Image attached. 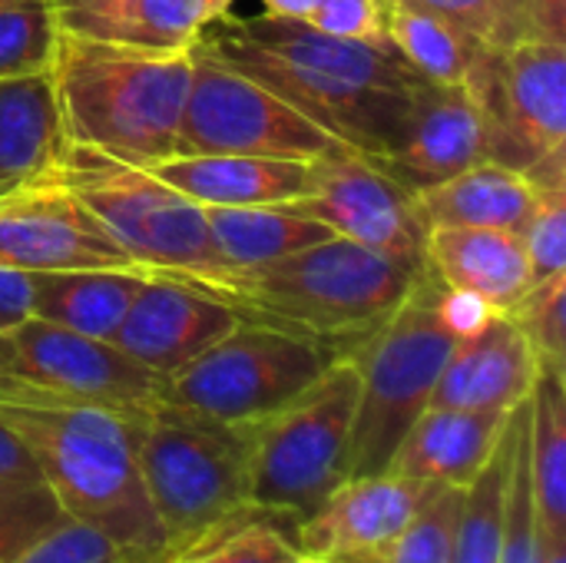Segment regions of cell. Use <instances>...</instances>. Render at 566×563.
<instances>
[{"label": "cell", "instance_id": "b9f144b4", "mask_svg": "<svg viewBox=\"0 0 566 563\" xmlns=\"http://www.w3.org/2000/svg\"><path fill=\"white\" fill-rule=\"evenodd\" d=\"M259 3H262V13H272V17H292V20H305L318 0H259Z\"/></svg>", "mask_w": 566, "mask_h": 563}, {"label": "cell", "instance_id": "ffe728a7", "mask_svg": "<svg viewBox=\"0 0 566 563\" xmlns=\"http://www.w3.org/2000/svg\"><path fill=\"white\" fill-rule=\"evenodd\" d=\"M424 259L444 289L474 295L501 315L534 285L521 232L507 229H431Z\"/></svg>", "mask_w": 566, "mask_h": 563}, {"label": "cell", "instance_id": "52a82bcc", "mask_svg": "<svg viewBox=\"0 0 566 563\" xmlns=\"http://www.w3.org/2000/svg\"><path fill=\"white\" fill-rule=\"evenodd\" d=\"M136 468L166 538V554L255 508L249 498L245 425L156 402L136 428Z\"/></svg>", "mask_w": 566, "mask_h": 563}, {"label": "cell", "instance_id": "d6986e66", "mask_svg": "<svg viewBox=\"0 0 566 563\" xmlns=\"http://www.w3.org/2000/svg\"><path fill=\"white\" fill-rule=\"evenodd\" d=\"M159 183L172 186L186 199L209 206H265L292 202L312 192L315 163L272 159V156H235V153H196L166 156L143 166Z\"/></svg>", "mask_w": 566, "mask_h": 563}, {"label": "cell", "instance_id": "60d3db41", "mask_svg": "<svg viewBox=\"0 0 566 563\" xmlns=\"http://www.w3.org/2000/svg\"><path fill=\"white\" fill-rule=\"evenodd\" d=\"M531 7H534V20H537L541 40L564 43L566 0H531Z\"/></svg>", "mask_w": 566, "mask_h": 563}, {"label": "cell", "instance_id": "d4e9b609", "mask_svg": "<svg viewBox=\"0 0 566 563\" xmlns=\"http://www.w3.org/2000/svg\"><path fill=\"white\" fill-rule=\"evenodd\" d=\"M431 229H507L521 232L537 202V189L524 173L501 163H474L471 169L418 192Z\"/></svg>", "mask_w": 566, "mask_h": 563}, {"label": "cell", "instance_id": "ee69618b", "mask_svg": "<svg viewBox=\"0 0 566 563\" xmlns=\"http://www.w3.org/2000/svg\"><path fill=\"white\" fill-rule=\"evenodd\" d=\"M53 13H66V10H83V7H103L113 0H46Z\"/></svg>", "mask_w": 566, "mask_h": 563}, {"label": "cell", "instance_id": "7402d4cb", "mask_svg": "<svg viewBox=\"0 0 566 563\" xmlns=\"http://www.w3.org/2000/svg\"><path fill=\"white\" fill-rule=\"evenodd\" d=\"M229 10H235V0H113L103 7L53 13V20L56 30L86 40L182 50L192 46L202 27Z\"/></svg>", "mask_w": 566, "mask_h": 563}, {"label": "cell", "instance_id": "44dd1931", "mask_svg": "<svg viewBox=\"0 0 566 563\" xmlns=\"http://www.w3.org/2000/svg\"><path fill=\"white\" fill-rule=\"evenodd\" d=\"M507 418L511 411H461L431 405L395 451L388 471L441 488H468L491 461Z\"/></svg>", "mask_w": 566, "mask_h": 563}, {"label": "cell", "instance_id": "836d02e7", "mask_svg": "<svg viewBox=\"0 0 566 563\" xmlns=\"http://www.w3.org/2000/svg\"><path fill=\"white\" fill-rule=\"evenodd\" d=\"M464 488H438L431 501L395 538L381 563H454V538Z\"/></svg>", "mask_w": 566, "mask_h": 563}, {"label": "cell", "instance_id": "f6af8a7d", "mask_svg": "<svg viewBox=\"0 0 566 563\" xmlns=\"http://www.w3.org/2000/svg\"><path fill=\"white\" fill-rule=\"evenodd\" d=\"M295 563H342V561H332V557H315V554H298Z\"/></svg>", "mask_w": 566, "mask_h": 563}, {"label": "cell", "instance_id": "e575fe53", "mask_svg": "<svg viewBox=\"0 0 566 563\" xmlns=\"http://www.w3.org/2000/svg\"><path fill=\"white\" fill-rule=\"evenodd\" d=\"M66 514L46 484L0 488V563L20 554L27 544L56 528Z\"/></svg>", "mask_w": 566, "mask_h": 563}, {"label": "cell", "instance_id": "1f68e13d", "mask_svg": "<svg viewBox=\"0 0 566 563\" xmlns=\"http://www.w3.org/2000/svg\"><path fill=\"white\" fill-rule=\"evenodd\" d=\"M566 272L534 282L504 315L517 325L541 368L566 372Z\"/></svg>", "mask_w": 566, "mask_h": 563}, {"label": "cell", "instance_id": "4316f807", "mask_svg": "<svg viewBox=\"0 0 566 563\" xmlns=\"http://www.w3.org/2000/svg\"><path fill=\"white\" fill-rule=\"evenodd\" d=\"M524 445L537 528L566 538V372H537L524 402Z\"/></svg>", "mask_w": 566, "mask_h": 563}, {"label": "cell", "instance_id": "f546056e", "mask_svg": "<svg viewBox=\"0 0 566 563\" xmlns=\"http://www.w3.org/2000/svg\"><path fill=\"white\" fill-rule=\"evenodd\" d=\"M279 521L285 518L249 508L189 541L186 548L166 554L163 563H295L298 548L292 531H285Z\"/></svg>", "mask_w": 566, "mask_h": 563}, {"label": "cell", "instance_id": "8fae6325", "mask_svg": "<svg viewBox=\"0 0 566 563\" xmlns=\"http://www.w3.org/2000/svg\"><path fill=\"white\" fill-rule=\"evenodd\" d=\"M464 86L478 106L484 153L507 169H531L566 146V46L524 40L481 46Z\"/></svg>", "mask_w": 566, "mask_h": 563}, {"label": "cell", "instance_id": "f1b7e54d", "mask_svg": "<svg viewBox=\"0 0 566 563\" xmlns=\"http://www.w3.org/2000/svg\"><path fill=\"white\" fill-rule=\"evenodd\" d=\"M388 37L391 46L431 83H464L481 43L454 30L451 23L391 0L388 7Z\"/></svg>", "mask_w": 566, "mask_h": 563}, {"label": "cell", "instance_id": "30bf717a", "mask_svg": "<svg viewBox=\"0 0 566 563\" xmlns=\"http://www.w3.org/2000/svg\"><path fill=\"white\" fill-rule=\"evenodd\" d=\"M196 153L322 163L348 156L352 149L255 80L192 50V76L172 156Z\"/></svg>", "mask_w": 566, "mask_h": 563}, {"label": "cell", "instance_id": "d6a6232c", "mask_svg": "<svg viewBox=\"0 0 566 563\" xmlns=\"http://www.w3.org/2000/svg\"><path fill=\"white\" fill-rule=\"evenodd\" d=\"M56 50V20L46 0L0 10V80L46 73Z\"/></svg>", "mask_w": 566, "mask_h": 563}, {"label": "cell", "instance_id": "7a4b0ae2", "mask_svg": "<svg viewBox=\"0 0 566 563\" xmlns=\"http://www.w3.org/2000/svg\"><path fill=\"white\" fill-rule=\"evenodd\" d=\"M143 415L146 408L119 411L0 375V425L30 451L60 511L103 531L139 563H163L166 538L136 468Z\"/></svg>", "mask_w": 566, "mask_h": 563}, {"label": "cell", "instance_id": "6da1fadb", "mask_svg": "<svg viewBox=\"0 0 566 563\" xmlns=\"http://www.w3.org/2000/svg\"><path fill=\"white\" fill-rule=\"evenodd\" d=\"M192 50L255 80L361 159L395 153L424 76L395 50L328 37L272 13H222Z\"/></svg>", "mask_w": 566, "mask_h": 563}, {"label": "cell", "instance_id": "3957f363", "mask_svg": "<svg viewBox=\"0 0 566 563\" xmlns=\"http://www.w3.org/2000/svg\"><path fill=\"white\" fill-rule=\"evenodd\" d=\"M192 46L146 50L56 30L50 80L63 139L133 166L176 153Z\"/></svg>", "mask_w": 566, "mask_h": 563}, {"label": "cell", "instance_id": "7bdbcfd3", "mask_svg": "<svg viewBox=\"0 0 566 563\" xmlns=\"http://www.w3.org/2000/svg\"><path fill=\"white\" fill-rule=\"evenodd\" d=\"M537 563H566V538H551L541 531V557Z\"/></svg>", "mask_w": 566, "mask_h": 563}, {"label": "cell", "instance_id": "9c48e42d", "mask_svg": "<svg viewBox=\"0 0 566 563\" xmlns=\"http://www.w3.org/2000/svg\"><path fill=\"white\" fill-rule=\"evenodd\" d=\"M332 352L269 322L239 319L216 345L166 378L163 398L222 425H255L305 392Z\"/></svg>", "mask_w": 566, "mask_h": 563}, {"label": "cell", "instance_id": "603a6c76", "mask_svg": "<svg viewBox=\"0 0 566 563\" xmlns=\"http://www.w3.org/2000/svg\"><path fill=\"white\" fill-rule=\"evenodd\" d=\"M63 146L50 70L0 80V196L50 176Z\"/></svg>", "mask_w": 566, "mask_h": 563}, {"label": "cell", "instance_id": "5b68a950", "mask_svg": "<svg viewBox=\"0 0 566 563\" xmlns=\"http://www.w3.org/2000/svg\"><path fill=\"white\" fill-rule=\"evenodd\" d=\"M454 342L458 335L441 319V282L424 269L395 315L348 355L358 368V405L345 478L391 468L395 451L431 408L434 385Z\"/></svg>", "mask_w": 566, "mask_h": 563}, {"label": "cell", "instance_id": "9a60e30c", "mask_svg": "<svg viewBox=\"0 0 566 563\" xmlns=\"http://www.w3.org/2000/svg\"><path fill=\"white\" fill-rule=\"evenodd\" d=\"M441 484L398 471L345 478L308 518L292 528L298 554L342 563H381L395 538Z\"/></svg>", "mask_w": 566, "mask_h": 563}, {"label": "cell", "instance_id": "8d00e7d4", "mask_svg": "<svg viewBox=\"0 0 566 563\" xmlns=\"http://www.w3.org/2000/svg\"><path fill=\"white\" fill-rule=\"evenodd\" d=\"M534 282L566 272V189H537L531 219L521 229Z\"/></svg>", "mask_w": 566, "mask_h": 563}, {"label": "cell", "instance_id": "ab89813d", "mask_svg": "<svg viewBox=\"0 0 566 563\" xmlns=\"http://www.w3.org/2000/svg\"><path fill=\"white\" fill-rule=\"evenodd\" d=\"M17 484H43L30 451L20 445V438L0 425V488H17Z\"/></svg>", "mask_w": 566, "mask_h": 563}, {"label": "cell", "instance_id": "8992f818", "mask_svg": "<svg viewBox=\"0 0 566 563\" xmlns=\"http://www.w3.org/2000/svg\"><path fill=\"white\" fill-rule=\"evenodd\" d=\"M56 179L90 209L109 239L149 275H169L219 295L226 272L212 256L206 209L143 166L66 143Z\"/></svg>", "mask_w": 566, "mask_h": 563}, {"label": "cell", "instance_id": "4fadbf2b", "mask_svg": "<svg viewBox=\"0 0 566 563\" xmlns=\"http://www.w3.org/2000/svg\"><path fill=\"white\" fill-rule=\"evenodd\" d=\"M289 206L371 252L415 269L428 265L424 249L431 226L421 212L418 192L405 189L355 153L315 163L312 192Z\"/></svg>", "mask_w": 566, "mask_h": 563}, {"label": "cell", "instance_id": "ac0fdd59", "mask_svg": "<svg viewBox=\"0 0 566 563\" xmlns=\"http://www.w3.org/2000/svg\"><path fill=\"white\" fill-rule=\"evenodd\" d=\"M537 378V358L517 325L494 312L474 335L458 338L434 385V408L514 411L527 402Z\"/></svg>", "mask_w": 566, "mask_h": 563}, {"label": "cell", "instance_id": "d590c367", "mask_svg": "<svg viewBox=\"0 0 566 563\" xmlns=\"http://www.w3.org/2000/svg\"><path fill=\"white\" fill-rule=\"evenodd\" d=\"M3 563H139L103 531L63 518L43 538L27 544L20 554Z\"/></svg>", "mask_w": 566, "mask_h": 563}, {"label": "cell", "instance_id": "83f0119b", "mask_svg": "<svg viewBox=\"0 0 566 563\" xmlns=\"http://www.w3.org/2000/svg\"><path fill=\"white\" fill-rule=\"evenodd\" d=\"M524 405V402H521ZM517 441V408L507 418V428L481 468V475L464 488L458 538H454V563H497L504 541V501H507V478L514 461Z\"/></svg>", "mask_w": 566, "mask_h": 563}, {"label": "cell", "instance_id": "cb8c5ba5", "mask_svg": "<svg viewBox=\"0 0 566 563\" xmlns=\"http://www.w3.org/2000/svg\"><path fill=\"white\" fill-rule=\"evenodd\" d=\"M206 229L226 279L285 259L298 249L332 239L335 232L289 202L265 206H209Z\"/></svg>", "mask_w": 566, "mask_h": 563}, {"label": "cell", "instance_id": "277c9868", "mask_svg": "<svg viewBox=\"0 0 566 563\" xmlns=\"http://www.w3.org/2000/svg\"><path fill=\"white\" fill-rule=\"evenodd\" d=\"M424 269L332 236L269 265L229 275L219 299L242 319L269 322L322 345L335 358H348L395 315Z\"/></svg>", "mask_w": 566, "mask_h": 563}, {"label": "cell", "instance_id": "484cf974", "mask_svg": "<svg viewBox=\"0 0 566 563\" xmlns=\"http://www.w3.org/2000/svg\"><path fill=\"white\" fill-rule=\"evenodd\" d=\"M149 279L139 269H53L30 272L33 319L109 342L136 289Z\"/></svg>", "mask_w": 566, "mask_h": 563}, {"label": "cell", "instance_id": "7c38bea8", "mask_svg": "<svg viewBox=\"0 0 566 563\" xmlns=\"http://www.w3.org/2000/svg\"><path fill=\"white\" fill-rule=\"evenodd\" d=\"M0 375L119 411L156 405L166 385L163 375L143 368L113 342L33 315L10 332H0Z\"/></svg>", "mask_w": 566, "mask_h": 563}, {"label": "cell", "instance_id": "ba28073f", "mask_svg": "<svg viewBox=\"0 0 566 563\" xmlns=\"http://www.w3.org/2000/svg\"><path fill=\"white\" fill-rule=\"evenodd\" d=\"M358 405V368L335 358L305 392L249 435V498L255 508L298 524L342 481Z\"/></svg>", "mask_w": 566, "mask_h": 563}, {"label": "cell", "instance_id": "bcb514c9", "mask_svg": "<svg viewBox=\"0 0 566 563\" xmlns=\"http://www.w3.org/2000/svg\"><path fill=\"white\" fill-rule=\"evenodd\" d=\"M13 3H27V0H0V10H3V7H13Z\"/></svg>", "mask_w": 566, "mask_h": 563}, {"label": "cell", "instance_id": "5bb4252c", "mask_svg": "<svg viewBox=\"0 0 566 563\" xmlns=\"http://www.w3.org/2000/svg\"><path fill=\"white\" fill-rule=\"evenodd\" d=\"M0 265L23 272L139 269L56 179V169L0 196Z\"/></svg>", "mask_w": 566, "mask_h": 563}, {"label": "cell", "instance_id": "e0dca14e", "mask_svg": "<svg viewBox=\"0 0 566 563\" xmlns=\"http://www.w3.org/2000/svg\"><path fill=\"white\" fill-rule=\"evenodd\" d=\"M484 133L478 106L464 83L424 80L401 146L381 159H368L411 192H424L474 163H484Z\"/></svg>", "mask_w": 566, "mask_h": 563}, {"label": "cell", "instance_id": "2e32d148", "mask_svg": "<svg viewBox=\"0 0 566 563\" xmlns=\"http://www.w3.org/2000/svg\"><path fill=\"white\" fill-rule=\"evenodd\" d=\"M239 319L242 315L209 289L149 275L109 342L143 368L169 378L216 345Z\"/></svg>", "mask_w": 566, "mask_h": 563}, {"label": "cell", "instance_id": "4dcf8cb0", "mask_svg": "<svg viewBox=\"0 0 566 563\" xmlns=\"http://www.w3.org/2000/svg\"><path fill=\"white\" fill-rule=\"evenodd\" d=\"M418 7L464 37L478 40L481 46H514L524 40H541L531 0H401Z\"/></svg>", "mask_w": 566, "mask_h": 563}, {"label": "cell", "instance_id": "74e56055", "mask_svg": "<svg viewBox=\"0 0 566 563\" xmlns=\"http://www.w3.org/2000/svg\"><path fill=\"white\" fill-rule=\"evenodd\" d=\"M388 7L391 0H318L302 23L328 37L371 43V46H391Z\"/></svg>", "mask_w": 566, "mask_h": 563}, {"label": "cell", "instance_id": "f35d334b", "mask_svg": "<svg viewBox=\"0 0 566 563\" xmlns=\"http://www.w3.org/2000/svg\"><path fill=\"white\" fill-rule=\"evenodd\" d=\"M33 315V289L30 272L0 265V332L27 322Z\"/></svg>", "mask_w": 566, "mask_h": 563}]
</instances>
